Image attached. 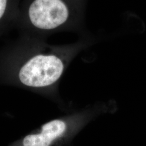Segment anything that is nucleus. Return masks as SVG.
<instances>
[{
  "mask_svg": "<svg viewBox=\"0 0 146 146\" xmlns=\"http://www.w3.org/2000/svg\"><path fill=\"white\" fill-rule=\"evenodd\" d=\"M64 68L62 60L58 56L37 54L15 67L0 70V85L40 92L57 83Z\"/></svg>",
  "mask_w": 146,
  "mask_h": 146,
  "instance_id": "f257e3e1",
  "label": "nucleus"
},
{
  "mask_svg": "<svg viewBox=\"0 0 146 146\" xmlns=\"http://www.w3.org/2000/svg\"><path fill=\"white\" fill-rule=\"evenodd\" d=\"M67 129L68 124L66 120H52L8 146H52L64 135Z\"/></svg>",
  "mask_w": 146,
  "mask_h": 146,
  "instance_id": "7ed1b4c3",
  "label": "nucleus"
},
{
  "mask_svg": "<svg viewBox=\"0 0 146 146\" xmlns=\"http://www.w3.org/2000/svg\"><path fill=\"white\" fill-rule=\"evenodd\" d=\"M7 0H0V19L5 11Z\"/></svg>",
  "mask_w": 146,
  "mask_h": 146,
  "instance_id": "20e7f679",
  "label": "nucleus"
},
{
  "mask_svg": "<svg viewBox=\"0 0 146 146\" xmlns=\"http://www.w3.org/2000/svg\"><path fill=\"white\" fill-rule=\"evenodd\" d=\"M29 15L34 26L49 30L67 21L69 12L62 0H35L29 8Z\"/></svg>",
  "mask_w": 146,
  "mask_h": 146,
  "instance_id": "f03ea898",
  "label": "nucleus"
}]
</instances>
